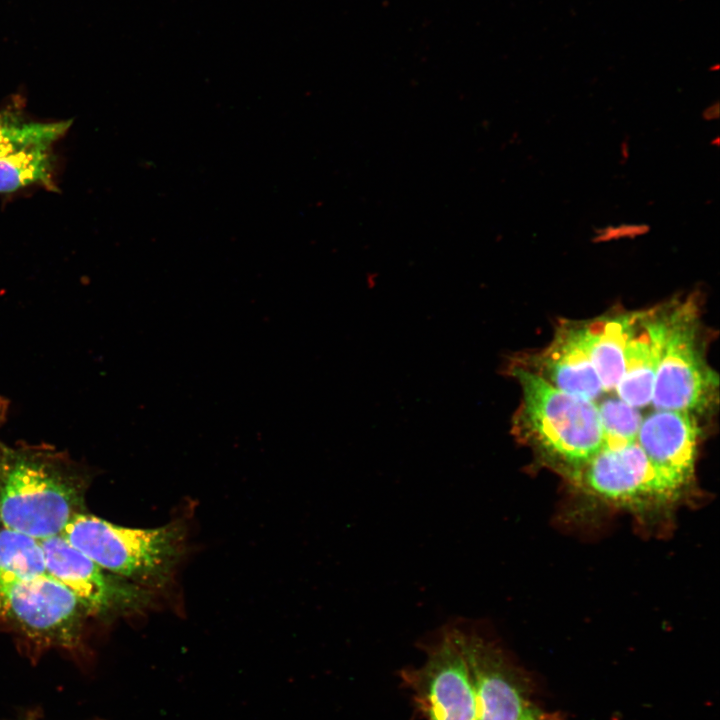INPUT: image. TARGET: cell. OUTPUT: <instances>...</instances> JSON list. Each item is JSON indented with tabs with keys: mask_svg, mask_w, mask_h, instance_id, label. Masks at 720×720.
Here are the masks:
<instances>
[{
	"mask_svg": "<svg viewBox=\"0 0 720 720\" xmlns=\"http://www.w3.org/2000/svg\"><path fill=\"white\" fill-rule=\"evenodd\" d=\"M54 156L50 145H31L0 157V193L34 183L52 186Z\"/></svg>",
	"mask_w": 720,
	"mask_h": 720,
	"instance_id": "obj_15",
	"label": "cell"
},
{
	"mask_svg": "<svg viewBox=\"0 0 720 720\" xmlns=\"http://www.w3.org/2000/svg\"><path fill=\"white\" fill-rule=\"evenodd\" d=\"M602 431V447L617 449L637 441L642 415L618 398H607L597 406Z\"/></svg>",
	"mask_w": 720,
	"mask_h": 720,
	"instance_id": "obj_17",
	"label": "cell"
},
{
	"mask_svg": "<svg viewBox=\"0 0 720 720\" xmlns=\"http://www.w3.org/2000/svg\"><path fill=\"white\" fill-rule=\"evenodd\" d=\"M81 506L80 486L56 464L16 453L0 461L3 527L42 540L62 534Z\"/></svg>",
	"mask_w": 720,
	"mask_h": 720,
	"instance_id": "obj_3",
	"label": "cell"
},
{
	"mask_svg": "<svg viewBox=\"0 0 720 720\" xmlns=\"http://www.w3.org/2000/svg\"><path fill=\"white\" fill-rule=\"evenodd\" d=\"M47 572L68 588L89 613L144 607L150 593L138 585L107 575L62 534L40 540Z\"/></svg>",
	"mask_w": 720,
	"mask_h": 720,
	"instance_id": "obj_7",
	"label": "cell"
},
{
	"mask_svg": "<svg viewBox=\"0 0 720 720\" xmlns=\"http://www.w3.org/2000/svg\"><path fill=\"white\" fill-rule=\"evenodd\" d=\"M72 121L36 122L18 110L0 111V157L31 145H50L62 137Z\"/></svg>",
	"mask_w": 720,
	"mask_h": 720,
	"instance_id": "obj_16",
	"label": "cell"
},
{
	"mask_svg": "<svg viewBox=\"0 0 720 720\" xmlns=\"http://www.w3.org/2000/svg\"><path fill=\"white\" fill-rule=\"evenodd\" d=\"M420 697L430 720H479L469 669L448 625L428 646L419 671Z\"/></svg>",
	"mask_w": 720,
	"mask_h": 720,
	"instance_id": "obj_9",
	"label": "cell"
},
{
	"mask_svg": "<svg viewBox=\"0 0 720 720\" xmlns=\"http://www.w3.org/2000/svg\"><path fill=\"white\" fill-rule=\"evenodd\" d=\"M509 369L522 391L513 433L572 481L602 447L596 403L563 392L519 363Z\"/></svg>",
	"mask_w": 720,
	"mask_h": 720,
	"instance_id": "obj_1",
	"label": "cell"
},
{
	"mask_svg": "<svg viewBox=\"0 0 720 720\" xmlns=\"http://www.w3.org/2000/svg\"><path fill=\"white\" fill-rule=\"evenodd\" d=\"M88 613L77 597L49 574L0 586V618L44 646H77Z\"/></svg>",
	"mask_w": 720,
	"mask_h": 720,
	"instance_id": "obj_5",
	"label": "cell"
},
{
	"mask_svg": "<svg viewBox=\"0 0 720 720\" xmlns=\"http://www.w3.org/2000/svg\"><path fill=\"white\" fill-rule=\"evenodd\" d=\"M572 482L608 504L635 510L672 505L685 491L653 466L637 441L601 448Z\"/></svg>",
	"mask_w": 720,
	"mask_h": 720,
	"instance_id": "obj_6",
	"label": "cell"
},
{
	"mask_svg": "<svg viewBox=\"0 0 720 720\" xmlns=\"http://www.w3.org/2000/svg\"><path fill=\"white\" fill-rule=\"evenodd\" d=\"M521 720H545L544 715L529 707Z\"/></svg>",
	"mask_w": 720,
	"mask_h": 720,
	"instance_id": "obj_20",
	"label": "cell"
},
{
	"mask_svg": "<svg viewBox=\"0 0 720 720\" xmlns=\"http://www.w3.org/2000/svg\"><path fill=\"white\" fill-rule=\"evenodd\" d=\"M698 437L696 415L657 409L642 420L637 443L661 474L687 490L694 480Z\"/></svg>",
	"mask_w": 720,
	"mask_h": 720,
	"instance_id": "obj_10",
	"label": "cell"
},
{
	"mask_svg": "<svg viewBox=\"0 0 720 720\" xmlns=\"http://www.w3.org/2000/svg\"><path fill=\"white\" fill-rule=\"evenodd\" d=\"M62 535L105 571L150 587L166 585L184 546V527L176 521L139 529L78 513Z\"/></svg>",
	"mask_w": 720,
	"mask_h": 720,
	"instance_id": "obj_2",
	"label": "cell"
},
{
	"mask_svg": "<svg viewBox=\"0 0 720 720\" xmlns=\"http://www.w3.org/2000/svg\"><path fill=\"white\" fill-rule=\"evenodd\" d=\"M633 318L634 313H617L581 324L583 342L603 392L615 390L622 378Z\"/></svg>",
	"mask_w": 720,
	"mask_h": 720,
	"instance_id": "obj_13",
	"label": "cell"
},
{
	"mask_svg": "<svg viewBox=\"0 0 720 720\" xmlns=\"http://www.w3.org/2000/svg\"><path fill=\"white\" fill-rule=\"evenodd\" d=\"M533 362L537 371L530 370L563 392L593 402L603 392L583 342L581 325L562 324Z\"/></svg>",
	"mask_w": 720,
	"mask_h": 720,
	"instance_id": "obj_11",
	"label": "cell"
},
{
	"mask_svg": "<svg viewBox=\"0 0 720 720\" xmlns=\"http://www.w3.org/2000/svg\"><path fill=\"white\" fill-rule=\"evenodd\" d=\"M661 314L662 342L651 402L657 409L696 415L708 407L718 386L700 342L696 303L687 299Z\"/></svg>",
	"mask_w": 720,
	"mask_h": 720,
	"instance_id": "obj_4",
	"label": "cell"
},
{
	"mask_svg": "<svg viewBox=\"0 0 720 720\" xmlns=\"http://www.w3.org/2000/svg\"><path fill=\"white\" fill-rule=\"evenodd\" d=\"M46 574L49 573L40 540L3 527L0 530V586Z\"/></svg>",
	"mask_w": 720,
	"mask_h": 720,
	"instance_id": "obj_14",
	"label": "cell"
},
{
	"mask_svg": "<svg viewBox=\"0 0 720 720\" xmlns=\"http://www.w3.org/2000/svg\"><path fill=\"white\" fill-rule=\"evenodd\" d=\"M466 660L479 720H521L529 705L502 652L472 622L448 625Z\"/></svg>",
	"mask_w": 720,
	"mask_h": 720,
	"instance_id": "obj_8",
	"label": "cell"
},
{
	"mask_svg": "<svg viewBox=\"0 0 720 720\" xmlns=\"http://www.w3.org/2000/svg\"><path fill=\"white\" fill-rule=\"evenodd\" d=\"M649 232L646 224L625 223L619 225H608L595 231L594 242L602 243L622 238L633 239Z\"/></svg>",
	"mask_w": 720,
	"mask_h": 720,
	"instance_id": "obj_18",
	"label": "cell"
},
{
	"mask_svg": "<svg viewBox=\"0 0 720 720\" xmlns=\"http://www.w3.org/2000/svg\"><path fill=\"white\" fill-rule=\"evenodd\" d=\"M662 331L661 311L634 313L624 372L616 391L621 400L638 409L652 400Z\"/></svg>",
	"mask_w": 720,
	"mask_h": 720,
	"instance_id": "obj_12",
	"label": "cell"
},
{
	"mask_svg": "<svg viewBox=\"0 0 720 720\" xmlns=\"http://www.w3.org/2000/svg\"><path fill=\"white\" fill-rule=\"evenodd\" d=\"M719 116V104L715 103L710 105L704 110L703 117L706 120H715Z\"/></svg>",
	"mask_w": 720,
	"mask_h": 720,
	"instance_id": "obj_19",
	"label": "cell"
}]
</instances>
